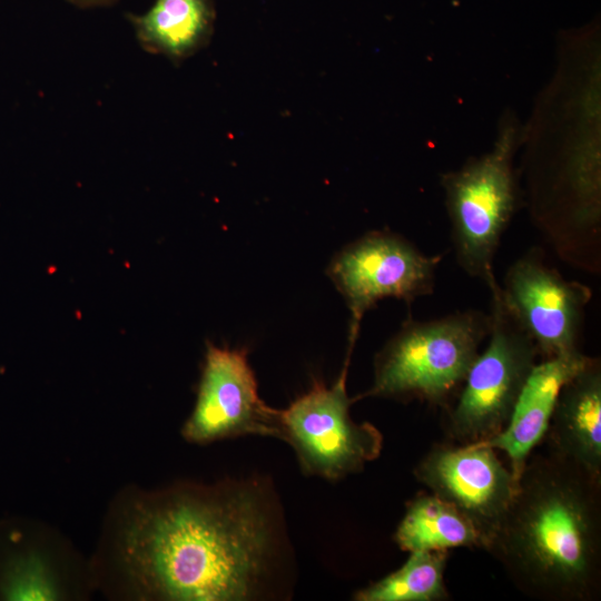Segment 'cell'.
Segmentation results:
<instances>
[{"instance_id": "cell-1", "label": "cell", "mask_w": 601, "mask_h": 601, "mask_svg": "<svg viewBox=\"0 0 601 601\" xmlns=\"http://www.w3.org/2000/svg\"><path fill=\"white\" fill-rule=\"evenodd\" d=\"M272 494L254 479L175 489L141 502L122 532L128 571L156 599H256L280 543Z\"/></svg>"}, {"instance_id": "cell-2", "label": "cell", "mask_w": 601, "mask_h": 601, "mask_svg": "<svg viewBox=\"0 0 601 601\" xmlns=\"http://www.w3.org/2000/svg\"><path fill=\"white\" fill-rule=\"evenodd\" d=\"M601 480L546 453L530 455L486 551L532 598L590 601L601 574Z\"/></svg>"}, {"instance_id": "cell-3", "label": "cell", "mask_w": 601, "mask_h": 601, "mask_svg": "<svg viewBox=\"0 0 601 601\" xmlns=\"http://www.w3.org/2000/svg\"><path fill=\"white\" fill-rule=\"evenodd\" d=\"M489 331L490 315L475 309L407 319L375 355L373 384L355 398L420 400L447 408Z\"/></svg>"}, {"instance_id": "cell-4", "label": "cell", "mask_w": 601, "mask_h": 601, "mask_svg": "<svg viewBox=\"0 0 601 601\" xmlns=\"http://www.w3.org/2000/svg\"><path fill=\"white\" fill-rule=\"evenodd\" d=\"M520 129L504 121L491 151L442 176L455 258L489 289L499 283L493 259L519 198L513 156Z\"/></svg>"}, {"instance_id": "cell-5", "label": "cell", "mask_w": 601, "mask_h": 601, "mask_svg": "<svg viewBox=\"0 0 601 601\" xmlns=\"http://www.w3.org/2000/svg\"><path fill=\"white\" fill-rule=\"evenodd\" d=\"M499 288L490 289L489 343L446 408L445 432L456 444L484 442L504 430L539 356L534 342L504 308Z\"/></svg>"}, {"instance_id": "cell-6", "label": "cell", "mask_w": 601, "mask_h": 601, "mask_svg": "<svg viewBox=\"0 0 601 601\" xmlns=\"http://www.w3.org/2000/svg\"><path fill=\"white\" fill-rule=\"evenodd\" d=\"M352 352L332 386L314 381L311 390L279 410L280 435L294 450L304 474L329 481L362 471L377 459L383 435L368 422L356 423L349 407L356 401L346 390Z\"/></svg>"}, {"instance_id": "cell-7", "label": "cell", "mask_w": 601, "mask_h": 601, "mask_svg": "<svg viewBox=\"0 0 601 601\" xmlns=\"http://www.w3.org/2000/svg\"><path fill=\"white\" fill-rule=\"evenodd\" d=\"M441 260L442 255H426L388 230L370 231L342 248L326 273L351 312L348 349L364 314L378 300L393 297L412 303L432 294Z\"/></svg>"}, {"instance_id": "cell-8", "label": "cell", "mask_w": 601, "mask_h": 601, "mask_svg": "<svg viewBox=\"0 0 601 601\" xmlns=\"http://www.w3.org/2000/svg\"><path fill=\"white\" fill-rule=\"evenodd\" d=\"M413 474L474 525L485 551L519 487V479L502 463L496 450L481 442L437 443L418 461Z\"/></svg>"}, {"instance_id": "cell-9", "label": "cell", "mask_w": 601, "mask_h": 601, "mask_svg": "<svg viewBox=\"0 0 601 601\" xmlns=\"http://www.w3.org/2000/svg\"><path fill=\"white\" fill-rule=\"evenodd\" d=\"M499 292L504 308L543 358L581 352L579 338L591 298L588 286L568 280L531 250L510 266Z\"/></svg>"}, {"instance_id": "cell-10", "label": "cell", "mask_w": 601, "mask_h": 601, "mask_svg": "<svg viewBox=\"0 0 601 601\" xmlns=\"http://www.w3.org/2000/svg\"><path fill=\"white\" fill-rule=\"evenodd\" d=\"M183 435L197 444L247 435L279 439V410L259 397L245 348L207 345L196 404Z\"/></svg>"}, {"instance_id": "cell-11", "label": "cell", "mask_w": 601, "mask_h": 601, "mask_svg": "<svg viewBox=\"0 0 601 601\" xmlns=\"http://www.w3.org/2000/svg\"><path fill=\"white\" fill-rule=\"evenodd\" d=\"M548 453L601 480V364L588 362L561 387L545 433Z\"/></svg>"}, {"instance_id": "cell-12", "label": "cell", "mask_w": 601, "mask_h": 601, "mask_svg": "<svg viewBox=\"0 0 601 601\" xmlns=\"http://www.w3.org/2000/svg\"><path fill=\"white\" fill-rule=\"evenodd\" d=\"M582 352L543 358L532 368L504 430L484 443L503 451L510 470L520 477L534 447L542 442L552 416L559 392L588 362Z\"/></svg>"}, {"instance_id": "cell-13", "label": "cell", "mask_w": 601, "mask_h": 601, "mask_svg": "<svg viewBox=\"0 0 601 601\" xmlns=\"http://www.w3.org/2000/svg\"><path fill=\"white\" fill-rule=\"evenodd\" d=\"M127 17L142 49L179 62L207 46L216 9L214 0H155L145 13Z\"/></svg>"}, {"instance_id": "cell-14", "label": "cell", "mask_w": 601, "mask_h": 601, "mask_svg": "<svg viewBox=\"0 0 601 601\" xmlns=\"http://www.w3.org/2000/svg\"><path fill=\"white\" fill-rule=\"evenodd\" d=\"M394 541L408 553L453 548L483 549L474 525L454 505L432 492L417 493L407 501Z\"/></svg>"}, {"instance_id": "cell-15", "label": "cell", "mask_w": 601, "mask_h": 601, "mask_svg": "<svg viewBox=\"0 0 601 601\" xmlns=\"http://www.w3.org/2000/svg\"><path fill=\"white\" fill-rule=\"evenodd\" d=\"M447 551L410 553L396 571L358 590L356 601H442L449 598L444 582Z\"/></svg>"}, {"instance_id": "cell-16", "label": "cell", "mask_w": 601, "mask_h": 601, "mask_svg": "<svg viewBox=\"0 0 601 601\" xmlns=\"http://www.w3.org/2000/svg\"><path fill=\"white\" fill-rule=\"evenodd\" d=\"M4 595L11 600H57L59 591L50 569L38 555H27L10 568Z\"/></svg>"}, {"instance_id": "cell-17", "label": "cell", "mask_w": 601, "mask_h": 601, "mask_svg": "<svg viewBox=\"0 0 601 601\" xmlns=\"http://www.w3.org/2000/svg\"><path fill=\"white\" fill-rule=\"evenodd\" d=\"M66 1L82 9H91V8L109 7V6L115 4L118 0H66Z\"/></svg>"}]
</instances>
